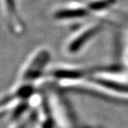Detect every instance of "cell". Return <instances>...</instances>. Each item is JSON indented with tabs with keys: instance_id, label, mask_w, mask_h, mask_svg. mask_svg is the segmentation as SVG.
<instances>
[{
	"instance_id": "obj_1",
	"label": "cell",
	"mask_w": 128,
	"mask_h": 128,
	"mask_svg": "<svg viewBox=\"0 0 128 128\" xmlns=\"http://www.w3.org/2000/svg\"><path fill=\"white\" fill-rule=\"evenodd\" d=\"M48 59V52H42L37 55L34 58V60H32L30 62L29 65L26 68L24 73V78L26 80H30L31 78H34L36 76H38L40 73L41 70L43 68V65Z\"/></svg>"
},
{
	"instance_id": "obj_2",
	"label": "cell",
	"mask_w": 128,
	"mask_h": 128,
	"mask_svg": "<svg viewBox=\"0 0 128 128\" xmlns=\"http://www.w3.org/2000/svg\"><path fill=\"white\" fill-rule=\"evenodd\" d=\"M95 31H96L95 28H91V29L88 30L86 32H85L84 33H82L81 36H79V37L76 38L74 42H72V44L70 46V49L72 51H75V50L78 49V48H79L81 47V45L86 40H88V38L93 34Z\"/></svg>"
},
{
	"instance_id": "obj_3",
	"label": "cell",
	"mask_w": 128,
	"mask_h": 128,
	"mask_svg": "<svg viewBox=\"0 0 128 128\" xmlns=\"http://www.w3.org/2000/svg\"><path fill=\"white\" fill-rule=\"evenodd\" d=\"M85 14L84 10H64L58 12V18H68V17H79Z\"/></svg>"
},
{
	"instance_id": "obj_4",
	"label": "cell",
	"mask_w": 128,
	"mask_h": 128,
	"mask_svg": "<svg viewBox=\"0 0 128 128\" xmlns=\"http://www.w3.org/2000/svg\"><path fill=\"white\" fill-rule=\"evenodd\" d=\"M42 128H52V123L50 121H47L44 124L42 125Z\"/></svg>"
},
{
	"instance_id": "obj_5",
	"label": "cell",
	"mask_w": 128,
	"mask_h": 128,
	"mask_svg": "<svg viewBox=\"0 0 128 128\" xmlns=\"http://www.w3.org/2000/svg\"><path fill=\"white\" fill-rule=\"evenodd\" d=\"M18 128H25V124H22V125H19V126Z\"/></svg>"
}]
</instances>
